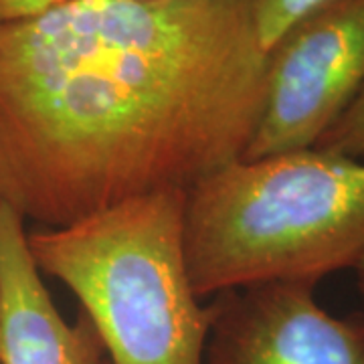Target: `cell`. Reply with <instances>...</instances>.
Segmentation results:
<instances>
[{"instance_id":"obj_1","label":"cell","mask_w":364,"mask_h":364,"mask_svg":"<svg viewBox=\"0 0 364 364\" xmlns=\"http://www.w3.org/2000/svg\"><path fill=\"white\" fill-rule=\"evenodd\" d=\"M267 53L253 0H65L0 23V200L63 227L186 193L245 154Z\"/></svg>"},{"instance_id":"obj_2","label":"cell","mask_w":364,"mask_h":364,"mask_svg":"<svg viewBox=\"0 0 364 364\" xmlns=\"http://www.w3.org/2000/svg\"><path fill=\"white\" fill-rule=\"evenodd\" d=\"M196 296L354 269L364 255V162L304 148L237 158L184 193Z\"/></svg>"},{"instance_id":"obj_3","label":"cell","mask_w":364,"mask_h":364,"mask_svg":"<svg viewBox=\"0 0 364 364\" xmlns=\"http://www.w3.org/2000/svg\"><path fill=\"white\" fill-rule=\"evenodd\" d=\"M182 207L184 193L166 191L26 235L39 272L77 298L107 364H205L215 304L191 282Z\"/></svg>"},{"instance_id":"obj_4","label":"cell","mask_w":364,"mask_h":364,"mask_svg":"<svg viewBox=\"0 0 364 364\" xmlns=\"http://www.w3.org/2000/svg\"><path fill=\"white\" fill-rule=\"evenodd\" d=\"M364 85V0H324L267 51L259 122L243 158L314 148Z\"/></svg>"},{"instance_id":"obj_5","label":"cell","mask_w":364,"mask_h":364,"mask_svg":"<svg viewBox=\"0 0 364 364\" xmlns=\"http://www.w3.org/2000/svg\"><path fill=\"white\" fill-rule=\"evenodd\" d=\"M213 304L205 364H364V316L328 314L314 284L241 287Z\"/></svg>"},{"instance_id":"obj_6","label":"cell","mask_w":364,"mask_h":364,"mask_svg":"<svg viewBox=\"0 0 364 364\" xmlns=\"http://www.w3.org/2000/svg\"><path fill=\"white\" fill-rule=\"evenodd\" d=\"M25 221L0 200V364H105L102 340L79 314L57 310L31 255Z\"/></svg>"},{"instance_id":"obj_7","label":"cell","mask_w":364,"mask_h":364,"mask_svg":"<svg viewBox=\"0 0 364 364\" xmlns=\"http://www.w3.org/2000/svg\"><path fill=\"white\" fill-rule=\"evenodd\" d=\"M324 0H253V23L263 51L267 53L291 26Z\"/></svg>"},{"instance_id":"obj_8","label":"cell","mask_w":364,"mask_h":364,"mask_svg":"<svg viewBox=\"0 0 364 364\" xmlns=\"http://www.w3.org/2000/svg\"><path fill=\"white\" fill-rule=\"evenodd\" d=\"M316 148L364 162V85L338 119L324 132Z\"/></svg>"},{"instance_id":"obj_9","label":"cell","mask_w":364,"mask_h":364,"mask_svg":"<svg viewBox=\"0 0 364 364\" xmlns=\"http://www.w3.org/2000/svg\"><path fill=\"white\" fill-rule=\"evenodd\" d=\"M59 2H65V0H0V23L39 13L43 9H49Z\"/></svg>"},{"instance_id":"obj_10","label":"cell","mask_w":364,"mask_h":364,"mask_svg":"<svg viewBox=\"0 0 364 364\" xmlns=\"http://www.w3.org/2000/svg\"><path fill=\"white\" fill-rule=\"evenodd\" d=\"M354 273H356V287H358V294L364 301V255L358 259V263L354 265Z\"/></svg>"},{"instance_id":"obj_11","label":"cell","mask_w":364,"mask_h":364,"mask_svg":"<svg viewBox=\"0 0 364 364\" xmlns=\"http://www.w3.org/2000/svg\"><path fill=\"white\" fill-rule=\"evenodd\" d=\"M105 364H107V360H105Z\"/></svg>"}]
</instances>
